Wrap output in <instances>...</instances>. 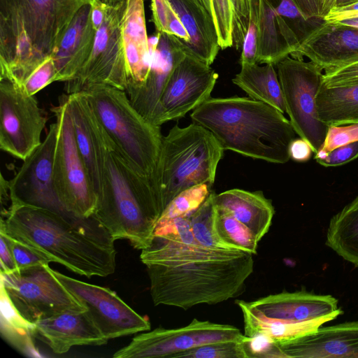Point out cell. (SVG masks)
Here are the masks:
<instances>
[{"instance_id":"cell-1","label":"cell","mask_w":358,"mask_h":358,"mask_svg":"<svg viewBox=\"0 0 358 358\" xmlns=\"http://www.w3.org/2000/svg\"><path fill=\"white\" fill-rule=\"evenodd\" d=\"M1 215L0 232L38 250L52 262L87 278L115 272V241L94 215L74 221L25 204H10Z\"/></svg>"},{"instance_id":"cell-2","label":"cell","mask_w":358,"mask_h":358,"mask_svg":"<svg viewBox=\"0 0 358 358\" xmlns=\"http://www.w3.org/2000/svg\"><path fill=\"white\" fill-rule=\"evenodd\" d=\"M93 0H0V78L20 86Z\"/></svg>"},{"instance_id":"cell-3","label":"cell","mask_w":358,"mask_h":358,"mask_svg":"<svg viewBox=\"0 0 358 358\" xmlns=\"http://www.w3.org/2000/svg\"><path fill=\"white\" fill-rule=\"evenodd\" d=\"M190 117L209 130L224 150L274 164L290 159L289 148L296 134L283 113L267 103L247 97H210Z\"/></svg>"},{"instance_id":"cell-4","label":"cell","mask_w":358,"mask_h":358,"mask_svg":"<svg viewBox=\"0 0 358 358\" xmlns=\"http://www.w3.org/2000/svg\"><path fill=\"white\" fill-rule=\"evenodd\" d=\"M101 165L94 216L114 241L127 240L141 250L148 248L162 213L150 180L136 170L106 131Z\"/></svg>"},{"instance_id":"cell-5","label":"cell","mask_w":358,"mask_h":358,"mask_svg":"<svg viewBox=\"0 0 358 358\" xmlns=\"http://www.w3.org/2000/svg\"><path fill=\"white\" fill-rule=\"evenodd\" d=\"M252 254L229 260H197L186 263L146 265L154 305L187 310L213 305L241 295L254 270Z\"/></svg>"},{"instance_id":"cell-6","label":"cell","mask_w":358,"mask_h":358,"mask_svg":"<svg viewBox=\"0 0 358 358\" xmlns=\"http://www.w3.org/2000/svg\"><path fill=\"white\" fill-rule=\"evenodd\" d=\"M224 150L215 136L196 122L173 127L163 136L152 182L162 212L182 190L203 183L212 186Z\"/></svg>"},{"instance_id":"cell-7","label":"cell","mask_w":358,"mask_h":358,"mask_svg":"<svg viewBox=\"0 0 358 358\" xmlns=\"http://www.w3.org/2000/svg\"><path fill=\"white\" fill-rule=\"evenodd\" d=\"M83 92L120 152L152 183L162 145L160 127L146 120L134 107L124 90L97 85Z\"/></svg>"},{"instance_id":"cell-8","label":"cell","mask_w":358,"mask_h":358,"mask_svg":"<svg viewBox=\"0 0 358 358\" xmlns=\"http://www.w3.org/2000/svg\"><path fill=\"white\" fill-rule=\"evenodd\" d=\"M52 111L57 125L53 162L56 192L69 213L90 217L96 208L97 194L76 143L68 94L59 97Z\"/></svg>"},{"instance_id":"cell-9","label":"cell","mask_w":358,"mask_h":358,"mask_svg":"<svg viewBox=\"0 0 358 358\" xmlns=\"http://www.w3.org/2000/svg\"><path fill=\"white\" fill-rule=\"evenodd\" d=\"M286 113L296 132L315 154L323 145L329 126L316 110V96L323 83L322 70L312 62L290 55L275 65Z\"/></svg>"},{"instance_id":"cell-10","label":"cell","mask_w":358,"mask_h":358,"mask_svg":"<svg viewBox=\"0 0 358 358\" xmlns=\"http://www.w3.org/2000/svg\"><path fill=\"white\" fill-rule=\"evenodd\" d=\"M1 287L17 313L34 324L65 312L87 311L52 273L49 265L1 273Z\"/></svg>"},{"instance_id":"cell-11","label":"cell","mask_w":358,"mask_h":358,"mask_svg":"<svg viewBox=\"0 0 358 358\" xmlns=\"http://www.w3.org/2000/svg\"><path fill=\"white\" fill-rule=\"evenodd\" d=\"M97 85L124 91L127 88L119 0H109L103 23L96 32L92 52L75 78L66 83L65 90L69 94Z\"/></svg>"},{"instance_id":"cell-12","label":"cell","mask_w":358,"mask_h":358,"mask_svg":"<svg viewBox=\"0 0 358 358\" xmlns=\"http://www.w3.org/2000/svg\"><path fill=\"white\" fill-rule=\"evenodd\" d=\"M46 122L35 95H28L18 85L0 78L1 150L24 161L42 143Z\"/></svg>"},{"instance_id":"cell-13","label":"cell","mask_w":358,"mask_h":358,"mask_svg":"<svg viewBox=\"0 0 358 358\" xmlns=\"http://www.w3.org/2000/svg\"><path fill=\"white\" fill-rule=\"evenodd\" d=\"M240 329L229 325L196 318L176 329L159 327L134 337L130 343L113 355L115 358L172 357L203 345L241 340Z\"/></svg>"},{"instance_id":"cell-14","label":"cell","mask_w":358,"mask_h":358,"mask_svg":"<svg viewBox=\"0 0 358 358\" xmlns=\"http://www.w3.org/2000/svg\"><path fill=\"white\" fill-rule=\"evenodd\" d=\"M57 131L55 122L50 126L41 145L23 161L14 177L8 180L9 205L25 204L43 208L70 220L80 221L86 218H80L69 213L55 190L53 162Z\"/></svg>"},{"instance_id":"cell-15","label":"cell","mask_w":358,"mask_h":358,"mask_svg":"<svg viewBox=\"0 0 358 358\" xmlns=\"http://www.w3.org/2000/svg\"><path fill=\"white\" fill-rule=\"evenodd\" d=\"M50 270L87 309L107 339L150 330L149 320L137 313L111 289L72 278L50 267Z\"/></svg>"},{"instance_id":"cell-16","label":"cell","mask_w":358,"mask_h":358,"mask_svg":"<svg viewBox=\"0 0 358 358\" xmlns=\"http://www.w3.org/2000/svg\"><path fill=\"white\" fill-rule=\"evenodd\" d=\"M217 78L210 65L186 53L169 78L151 123L160 127L196 109L210 97Z\"/></svg>"},{"instance_id":"cell-17","label":"cell","mask_w":358,"mask_h":358,"mask_svg":"<svg viewBox=\"0 0 358 358\" xmlns=\"http://www.w3.org/2000/svg\"><path fill=\"white\" fill-rule=\"evenodd\" d=\"M145 0H119L121 38L127 73V93L141 88L149 75L159 34L148 38Z\"/></svg>"},{"instance_id":"cell-18","label":"cell","mask_w":358,"mask_h":358,"mask_svg":"<svg viewBox=\"0 0 358 358\" xmlns=\"http://www.w3.org/2000/svg\"><path fill=\"white\" fill-rule=\"evenodd\" d=\"M307 57L329 71L358 62V28L324 20L304 37L290 55Z\"/></svg>"},{"instance_id":"cell-19","label":"cell","mask_w":358,"mask_h":358,"mask_svg":"<svg viewBox=\"0 0 358 358\" xmlns=\"http://www.w3.org/2000/svg\"><path fill=\"white\" fill-rule=\"evenodd\" d=\"M239 301L255 316L272 321L301 322L343 313L333 296L305 290L282 292L250 302Z\"/></svg>"},{"instance_id":"cell-20","label":"cell","mask_w":358,"mask_h":358,"mask_svg":"<svg viewBox=\"0 0 358 358\" xmlns=\"http://www.w3.org/2000/svg\"><path fill=\"white\" fill-rule=\"evenodd\" d=\"M279 345L287 358H358V321L320 327Z\"/></svg>"},{"instance_id":"cell-21","label":"cell","mask_w":358,"mask_h":358,"mask_svg":"<svg viewBox=\"0 0 358 358\" xmlns=\"http://www.w3.org/2000/svg\"><path fill=\"white\" fill-rule=\"evenodd\" d=\"M34 336L55 354L67 352L76 345H102L107 339L87 311H68L37 322Z\"/></svg>"},{"instance_id":"cell-22","label":"cell","mask_w":358,"mask_h":358,"mask_svg":"<svg viewBox=\"0 0 358 358\" xmlns=\"http://www.w3.org/2000/svg\"><path fill=\"white\" fill-rule=\"evenodd\" d=\"M158 34L159 41L145 84L127 93L134 107L150 122L169 78L186 55V46L181 40L173 35Z\"/></svg>"},{"instance_id":"cell-23","label":"cell","mask_w":358,"mask_h":358,"mask_svg":"<svg viewBox=\"0 0 358 358\" xmlns=\"http://www.w3.org/2000/svg\"><path fill=\"white\" fill-rule=\"evenodd\" d=\"M96 32L91 4H86L76 13L51 54L56 81L66 83L75 78L92 52Z\"/></svg>"},{"instance_id":"cell-24","label":"cell","mask_w":358,"mask_h":358,"mask_svg":"<svg viewBox=\"0 0 358 358\" xmlns=\"http://www.w3.org/2000/svg\"><path fill=\"white\" fill-rule=\"evenodd\" d=\"M68 99L76 143L98 195L101 185L102 145L105 130L84 92L69 94Z\"/></svg>"},{"instance_id":"cell-25","label":"cell","mask_w":358,"mask_h":358,"mask_svg":"<svg viewBox=\"0 0 358 358\" xmlns=\"http://www.w3.org/2000/svg\"><path fill=\"white\" fill-rule=\"evenodd\" d=\"M217 209L232 215L245 225L259 242L271 225L275 209L271 199L261 191L231 189L214 195Z\"/></svg>"},{"instance_id":"cell-26","label":"cell","mask_w":358,"mask_h":358,"mask_svg":"<svg viewBox=\"0 0 358 358\" xmlns=\"http://www.w3.org/2000/svg\"><path fill=\"white\" fill-rule=\"evenodd\" d=\"M169 1L189 36L185 52L211 65L220 49L213 17L192 0Z\"/></svg>"},{"instance_id":"cell-27","label":"cell","mask_w":358,"mask_h":358,"mask_svg":"<svg viewBox=\"0 0 358 358\" xmlns=\"http://www.w3.org/2000/svg\"><path fill=\"white\" fill-rule=\"evenodd\" d=\"M299 40L285 20L266 0H261L258 24L257 63L272 64L291 55Z\"/></svg>"},{"instance_id":"cell-28","label":"cell","mask_w":358,"mask_h":358,"mask_svg":"<svg viewBox=\"0 0 358 358\" xmlns=\"http://www.w3.org/2000/svg\"><path fill=\"white\" fill-rule=\"evenodd\" d=\"M245 252L239 250L208 248L199 244L173 242L154 237L151 245L141 250L140 258L145 266L173 265L197 260H229Z\"/></svg>"},{"instance_id":"cell-29","label":"cell","mask_w":358,"mask_h":358,"mask_svg":"<svg viewBox=\"0 0 358 358\" xmlns=\"http://www.w3.org/2000/svg\"><path fill=\"white\" fill-rule=\"evenodd\" d=\"M232 79L250 99L267 103L284 114L286 112L283 94L275 66L244 64Z\"/></svg>"},{"instance_id":"cell-30","label":"cell","mask_w":358,"mask_h":358,"mask_svg":"<svg viewBox=\"0 0 358 358\" xmlns=\"http://www.w3.org/2000/svg\"><path fill=\"white\" fill-rule=\"evenodd\" d=\"M316 110L319 119L328 126L358 122V84L328 87L322 83Z\"/></svg>"},{"instance_id":"cell-31","label":"cell","mask_w":358,"mask_h":358,"mask_svg":"<svg viewBox=\"0 0 358 358\" xmlns=\"http://www.w3.org/2000/svg\"><path fill=\"white\" fill-rule=\"evenodd\" d=\"M325 244L358 267V194L331 218Z\"/></svg>"},{"instance_id":"cell-32","label":"cell","mask_w":358,"mask_h":358,"mask_svg":"<svg viewBox=\"0 0 358 358\" xmlns=\"http://www.w3.org/2000/svg\"><path fill=\"white\" fill-rule=\"evenodd\" d=\"M236 303L243 314L245 336H252L261 333L268 336L278 343L313 332L323 324L337 317L328 316L301 322L272 321L255 316L239 300L236 301Z\"/></svg>"},{"instance_id":"cell-33","label":"cell","mask_w":358,"mask_h":358,"mask_svg":"<svg viewBox=\"0 0 358 358\" xmlns=\"http://www.w3.org/2000/svg\"><path fill=\"white\" fill-rule=\"evenodd\" d=\"M1 332L5 338L27 355L37 353L32 342L34 324L25 320L16 310L1 287Z\"/></svg>"},{"instance_id":"cell-34","label":"cell","mask_w":358,"mask_h":358,"mask_svg":"<svg viewBox=\"0 0 358 358\" xmlns=\"http://www.w3.org/2000/svg\"><path fill=\"white\" fill-rule=\"evenodd\" d=\"M215 192L211 191L205 201L189 217L196 242L206 248L224 250H237L224 241L215 230L217 209L214 203Z\"/></svg>"},{"instance_id":"cell-35","label":"cell","mask_w":358,"mask_h":358,"mask_svg":"<svg viewBox=\"0 0 358 358\" xmlns=\"http://www.w3.org/2000/svg\"><path fill=\"white\" fill-rule=\"evenodd\" d=\"M216 209L215 225L218 236L237 250L257 254L259 242L253 233L229 213Z\"/></svg>"},{"instance_id":"cell-36","label":"cell","mask_w":358,"mask_h":358,"mask_svg":"<svg viewBox=\"0 0 358 358\" xmlns=\"http://www.w3.org/2000/svg\"><path fill=\"white\" fill-rule=\"evenodd\" d=\"M210 187L208 184L203 183L182 190L167 205L158 221L178 217H189L208 196Z\"/></svg>"},{"instance_id":"cell-37","label":"cell","mask_w":358,"mask_h":358,"mask_svg":"<svg viewBox=\"0 0 358 358\" xmlns=\"http://www.w3.org/2000/svg\"><path fill=\"white\" fill-rule=\"evenodd\" d=\"M152 20L156 31L178 38L187 46L189 34L169 0H150Z\"/></svg>"},{"instance_id":"cell-38","label":"cell","mask_w":358,"mask_h":358,"mask_svg":"<svg viewBox=\"0 0 358 358\" xmlns=\"http://www.w3.org/2000/svg\"><path fill=\"white\" fill-rule=\"evenodd\" d=\"M241 339L203 345L176 354L171 358H246Z\"/></svg>"},{"instance_id":"cell-39","label":"cell","mask_w":358,"mask_h":358,"mask_svg":"<svg viewBox=\"0 0 358 358\" xmlns=\"http://www.w3.org/2000/svg\"><path fill=\"white\" fill-rule=\"evenodd\" d=\"M219 45L222 50L234 47V15L229 0H210Z\"/></svg>"},{"instance_id":"cell-40","label":"cell","mask_w":358,"mask_h":358,"mask_svg":"<svg viewBox=\"0 0 358 358\" xmlns=\"http://www.w3.org/2000/svg\"><path fill=\"white\" fill-rule=\"evenodd\" d=\"M154 237L187 244H199L194 236L189 217H178L157 222Z\"/></svg>"},{"instance_id":"cell-41","label":"cell","mask_w":358,"mask_h":358,"mask_svg":"<svg viewBox=\"0 0 358 358\" xmlns=\"http://www.w3.org/2000/svg\"><path fill=\"white\" fill-rule=\"evenodd\" d=\"M241 343L246 358H287L279 343L264 334H256L252 336L244 335Z\"/></svg>"},{"instance_id":"cell-42","label":"cell","mask_w":358,"mask_h":358,"mask_svg":"<svg viewBox=\"0 0 358 358\" xmlns=\"http://www.w3.org/2000/svg\"><path fill=\"white\" fill-rule=\"evenodd\" d=\"M358 142V122L344 125L329 126L322 148L315 153L316 161L326 157L331 150L350 143Z\"/></svg>"},{"instance_id":"cell-43","label":"cell","mask_w":358,"mask_h":358,"mask_svg":"<svg viewBox=\"0 0 358 358\" xmlns=\"http://www.w3.org/2000/svg\"><path fill=\"white\" fill-rule=\"evenodd\" d=\"M8 242L13 254L19 271L29 268L49 265L51 260L45 255L33 247L20 241L9 237L0 232Z\"/></svg>"},{"instance_id":"cell-44","label":"cell","mask_w":358,"mask_h":358,"mask_svg":"<svg viewBox=\"0 0 358 358\" xmlns=\"http://www.w3.org/2000/svg\"><path fill=\"white\" fill-rule=\"evenodd\" d=\"M57 70L50 56L40 64L20 86L28 95H35L38 91L55 82Z\"/></svg>"},{"instance_id":"cell-45","label":"cell","mask_w":358,"mask_h":358,"mask_svg":"<svg viewBox=\"0 0 358 358\" xmlns=\"http://www.w3.org/2000/svg\"><path fill=\"white\" fill-rule=\"evenodd\" d=\"M234 15V48L241 49L250 23V0H229Z\"/></svg>"},{"instance_id":"cell-46","label":"cell","mask_w":358,"mask_h":358,"mask_svg":"<svg viewBox=\"0 0 358 358\" xmlns=\"http://www.w3.org/2000/svg\"><path fill=\"white\" fill-rule=\"evenodd\" d=\"M259 17L250 15V23L245 36L239 59L240 65L257 63Z\"/></svg>"},{"instance_id":"cell-47","label":"cell","mask_w":358,"mask_h":358,"mask_svg":"<svg viewBox=\"0 0 358 358\" xmlns=\"http://www.w3.org/2000/svg\"><path fill=\"white\" fill-rule=\"evenodd\" d=\"M323 84L328 87L358 84V62L335 70L325 71Z\"/></svg>"},{"instance_id":"cell-48","label":"cell","mask_w":358,"mask_h":358,"mask_svg":"<svg viewBox=\"0 0 358 358\" xmlns=\"http://www.w3.org/2000/svg\"><path fill=\"white\" fill-rule=\"evenodd\" d=\"M358 157V142L338 146L329 151L325 158L317 162L325 167L338 166Z\"/></svg>"},{"instance_id":"cell-49","label":"cell","mask_w":358,"mask_h":358,"mask_svg":"<svg viewBox=\"0 0 358 358\" xmlns=\"http://www.w3.org/2000/svg\"><path fill=\"white\" fill-rule=\"evenodd\" d=\"M0 265L1 274L19 272L12 250L3 237L0 234Z\"/></svg>"},{"instance_id":"cell-50","label":"cell","mask_w":358,"mask_h":358,"mask_svg":"<svg viewBox=\"0 0 358 358\" xmlns=\"http://www.w3.org/2000/svg\"><path fill=\"white\" fill-rule=\"evenodd\" d=\"M289 153L290 159L292 160L298 162H305L310 159L314 152L309 143L299 137L292 141Z\"/></svg>"},{"instance_id":"cell-51","label":"cell","mask_w":358,"mask_h":358,"mask_svg":"<svg viewBox=\"0 0 358 358\" xmlns=\"http://www.w3.org/2000/svg\"><path fill=\"white\" fill-rule=\"evenodd\" d=\"M305 19H323L322 0H292Z\"/></svg>"},{"instance_id":"cell-52","label":"cell","mask_w":358,"mask_h":358,"mask_svg":"<svg viewBox=\"0 0 358 358\" xmlns=\"http://www.w3.org/2000/svg\"><path fill=\"white\" fill-rule=\"evenodd\" d=\"M108 1L109 0H93L90 3L92 24L96 30L103 23Z\"/></svg>"},{"instance_id":"cell-53","label":"cell","mask_w":358,"mask_h":358,"mask_svg":"<svg viewBox=\"0 0 358 358\" xmlns=\"http://www.w3.org/2000/svg\"><path fill=\"white\" fill-rule=\"evenodd\" d=\"M336 0H322V15L324 17L335 7Z\"/></svg>"},{"instance_id":"cell-54","label":"cell","mask_w":358,"mask_h":358,"mask_svg":"<svg viewBox=\"0 0 358 358\" xmlns=\"http://www.w3.org/2000/svg\"><path fill=\"white\" fill-rule=\"evenodd\" d=\"M205 12L208 13L213 17V10L210 0H192Z\"/></svg>"},{"instance_id":"cell-55","label":"cell","mask_w":358,"mask_h":358,"mask_svg":"<svg viewBox=\"0 0 358 358\" xmlns=\"http://www.w3.org/2000/svg\"><path fill=\"white\" fill-rule=\"evenodd\" d=\"M358 0H336V8H343L357 2Z\"/></svg>"},{"instance_id":"cell-56","label":"cell","mask_w":358,"mask_h":358,"mask_svg":"<svg viewBox=\"0 0 358 358\" xmlns=\"http://www.w3.org/2000/svg\"><path fill=\"white\" fill-rule=\"evenodd\" d=\"M338 22L346 25L358 28V17L345 19Z\"/></svg>"}]
</instances>
